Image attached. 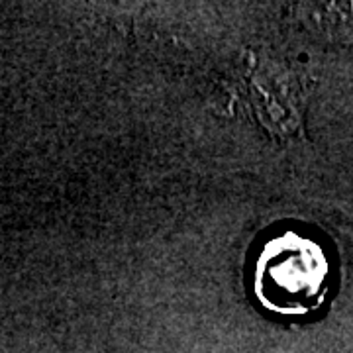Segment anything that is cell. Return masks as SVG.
Instances as JSON below:
<instances>
[{
  "instance_id": "6da1fadb",
  "label": "cell",
  "mask_w": 353,
  "mask_h": 353,
  "mask_svg": "<svg viewBox=\"0 0 353 353\" xmlns=\"http://www.w3.org/2000/svg\"><path fill=\"white\" fill-rule=\"evenodd\" d=\"M292 234L279 236L265 245L255 267V289L259 301L279 312L299 310L308 292L316 287L310 281V245Z\"/></svg>"
}]
</instances>
